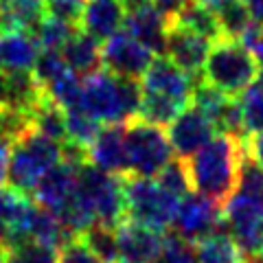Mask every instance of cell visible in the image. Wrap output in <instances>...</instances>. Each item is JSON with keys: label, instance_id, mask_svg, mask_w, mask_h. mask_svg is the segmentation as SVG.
<instances>
[{"label": "cell", "instance_id": "9c48e42d", "mask_svg": "<svg viewBox=\"0 0 263 263\" xmlns=\"http://www.w3.org/2000/svg\"><path fill=\"white\" fill-rule=\"evenodd\" d=\"M154 60L156 55L149 48L129 37L125 31H119L101 44V70L121 79L141 81Z\"/></svg>", "mask_w": 263, "mask_h": 263}, {"label": "cell", "instance_id": "9a60e30c", "mask_svg": "<svg viewBox=\"0 0 263 263\" xmlns=\"http://www.w3.org/2000/svg\"><path fill=\"white\" fill-rule=\"evenodd\" d=\"M88 164L117 178L129 176V160L125 147V125H103L86 152Z\"/></svg>", "mask_w": 263, "mask_h": 263}, {"label": "cell", "instance_id": "30bf717a", "mask_svg": "<svg viewBox=\"0 0 263 263\" xmlns=\"http://www.w3.org/2000/svg\"><path fill=\"white\" fill-rule=\"evenodd\" d=\"M197 81L200 79H193L191 75H186L184 70H180L167 57H156L149 66V70L145 72V77L138 84H141V92L145 95H154V97L167 99V101H174L178 105H182V108H189Z\"/></svg>", "mask_w": 263, "mask_h": 263}, {"label": "cell", "instance_id": "f35d334b", "mask_svg": "<svg viewBox=\"0 0 263 263\" xmlns=\"http://www.w3.org/2000/svg\"><path fill=\"white\" fill-rule=\"evenodd\" d=\"M200 7H204V9H209V11H213V13H217L219 9H224L226 5H230L233 0H195Z\"/></svg>", "mask_w": 263, "mask_h": 263}, {"label": "cell", "instance_id": "5b68a950", "mask_svg": "<svg viewBox=\"0 0 263 263\" xmlns=\"http://www.w3.org/2000/svg\"><path fill=\"white\" fill-rule=\"evenodd\" d=\"M123 200H125V217L138 226H145L156 233L167 235L174 224L180 200L158 184L156 178H123Z\"/></svg>", "mask_w": 263, "mask_h": 263}, {"label": "cell", "instance_id": "603a6c76", "mask_svg": "<svg viewBox=\"0 0 263 263\" xmlns=\"http://www.w3.org/2000/svg\"><path fill=\"white\" fill-rule=\"evenodd\" d=\"M197 263H241L243 254L228 233L211 235L200 243H195Z\"/></svg>", "mask_w": 263, "mask_h": 263}, {"label": "cell", "instance_id": "8fae6325", "mask_svg": "<svg viewBox=\"0 0 263 263\" xmlns=\"http://www.w3.org/2000/svg\"><path fill=\"white\" fill-rule=\"evenodd\" d=\"M81 160H72V158H62L60 164H55L53 169H48L42 176V180L37 182L35 191H33V202L37 206H42L46 211L55 213L57 217L64 213V209L70 204L72 195L77 191V180H79V169H81Z\"/></svg>", "mask_w": 263, "mask_h": 263}, {"label": "cell", "instance_id": "44dd1931", "mask_svg": "<svg viewBox=\"0 0 263 263\" xmlns=\"http://www.w3.org/2000/svg\"><path fill=\"white\" fill-rule=\"evenodd\" d=\"M3 29H18L35 33L48 15L44 0H0Z\"/></svg>", "mask_w": 263, "mask_h": 263}, {"label": "cell", "instance_id": "ac0fdd59", "mask_svg": "<svg viewBox=\"0 0 263 263\" xmlns=\"http://www.w3.org/2000/svg\"><path fill=\"white\" fill-rule=\"evenodd\" d=\"M42 48L37 40L29 31L3 29L0 31V72L13 75V72H31Z\"/></svg>", "mask_w": 263, "mask_h": 263}, {"label": "cell", "instance_id": "d6986e66", "mask_svg": "<svg viewBox=\"0 0 263 263\" xmlns=\"http://www.w3.org/2000/svg\"><path fill=\"white\" fill-rule=\"evenodd\" d=\"M60 55L77 77L86 79L101 70V44L79 29H75L68 42L62 46Z\"/></svg>", "mask_w": 263, "mask_h": 263}, {"label": "cell", "instance_id": "277c9868", "mask_svg": "<svg viewBox=\"0 0 263 263\" xmlns=\"http://www.w3.org/2000/svg\"><path fill=\"white\" fill-rule=\"evenodd\" d=\"M64 158V145L55 143L33 127L15 136L9 145V182L18 191L33 195L37 182L48 169Z\"/></svg>", "mask_w": 263, "mask_h": 263}, {"label": "cell", "instance_id": "ee69618b", "mask_svg": "<svg viewBox=\"0 0 263 263\" xmlns=\"http://www.w3.org/2000/svg\"><path fill=\"white\" fill-rule=\"evenodd\" d=\"M0 31H3V15H0Z\"/></svg>", "mask_w": 263, "mask_h": 263}, {"label": "cell", "instance_id": "d4e9b609", "mask_svg": "<svg viewBox=\"0 0 263 263\" xmlns=\"http://www.w3.org/2000/svg\"><path fill=\"white\" fill-rule=\"evenodd\" d=\"M101 127L103 125H99L95 119H90L81 110L66 112V145H72L81 152H88V147L92 145Z\"/></svg>", "mask_w": 263, "mask_h": 263}, {"label": "cell", "instance_id": "7c38bea8", "mask_svg": "<svg viewBox=\"0 0 263 263\" xmlns=\"http://www.w3.org/2000/svg\"><path fill=\"white\" fill-rule=\"evenodd\" d=\"M127 15L123 29L129 37L147 46L154 55L164 53V42H167V31L171 20L160 13L149 0H125Z\"/></svg>", "mask_w": 263, "mask_h": 263}, {"label": "cell", "instance_id": "cb8c5ba5", "mask_svg": "<svg viewBox=\"0 0 263 263\" xmlns=\"http://www.w3.org/2000/svg\"><path fill=\"white\" fill-rule=\"evenodd\" d=\"M171 22H176V24H180V27H184L189 31L197 33V35L211 40V42H217V40L221 37V31H219L215 13L204 9V7H200L195 0L191 5H186L178 15H174Z\"/></svg>", "mask_w": 263, "mask_h": 263}, {"label": "cell", "instance_id": "3957f363", "mask_svg": "<svg viewBox=\"0 0 263 263\" xmlns=\"http://www.w3.org/2000/svg\"><path fill=\"white\" fill-rule=\"evenodd\" d=\"M261 79V68L254 55L239 40L219 37L213 42L202 68V81L226 97L237 99Z\"/></svg>", "mask_w": 263, "mask_h": 263}, {"label": "cell", "instance_id": "7402d4cb", "mask_svg": "<svg viewBox=\"0 0 263 263\" xmlns=\"http://www.w3.org/2000/svg\"><path fill=\"white\" fill-rule=\"evenodd\" d=\"M237 108H239L241 132L246 141L263 132V79H259L257 84H252L246 92L237 97Z\"/></svg>", "mask_w": 263, "mask_h": 263}, {"label": "cell", "instance_id": "52a82bcc", "mask_svg": "<svg viewBox=\"0 0 263 263\" xmlns=\"http://www.w3.org/2000/svg\"><path fill=\"white\" fill-rule=\"evenodd\" d=\"M221 219L241 254L259 257L263 248V204L235 191L221 209Z\"/></svg>", "mask_w": 263, "mask_h": 263}, {"label": "cell", "instance_id": "60d3db41", "mask_svg": "<svg viewBox=\"0 0 263 263\" xmlns=\"http://www.w3.org/2000/svg\"><path fill=\"white\" fill-rule=\"evenodd\" d=\"M5 246H7V228L0 221V250H5Z\"/></svg>", "mask_w": 263, "mask_h": 263}, {"label": "cell", "instance_id": "74e56055", "mask_svg": "<svg viewBox=\"0 0 263 263\" xmlns=\"http://www.w3.org/2000/svg\"><path fill=\"white\" fill-rule=\"evenodd\" d=\"M9 145L11 143H0V186L5 184L9 174Z\"/></svg>", "mask_w": 263, "mask_h": 263}, {"label": "cell", "instance_id": "f1b7e54d", "mask_svg": "<svg viewBox=\"0 0 263 263\" xmlns=\"http://www.w3.org/2000/svg\"><path fill=\"white\" fill-rule=\"evenodd\" d=\"M158 184L169 191L171 195H176L178 200H182L184 195L191 193V182H189V174H186V162L184 160H171L167 167H164L158 176Z\"/></svg>", "mask_w": 263, "mask_h": 263}, {"label": "cell", "instance_id": "ab89813d", "mask_svg": "<svg viewBox=\"0 0 263 263\" xmlns=\"http://www.w3.org/2000/svg\"><path fill=\"white\" fill-rule=\"evenodd\" d=\"M5 101H7V77L0 72V110L5 108Z\"/></svg>", "mask_w": 263, "mask_h": 263}, {"label": "cell", "instance_id": "d6a6232c", "mask_svg": "<svg viewBox=\"0 0 263 263\" xmlns=\"http://www.w3.org/2000/svg\"><path fill=\"white\" fill-rule=\"evenodd\" d=\"M57 263H103V261L99 259L86 246V241L77 235L57 250Z\"/></svg>", "mask_w": 263, "mask_h": 263}, {"label": "cell", "instance_id": "ffe728a7", "mask_svg": "<svg viewBox=\"0 0 263 263\" xmlns=\"http://www.w3.org/2000/svg\"><path fill=\"white\" fill-rule=\"evenodd\" d=\"M72 237L75 235L64 226V221L57 217L55 213L35 204L33 215H31V224H29V241L57 252L64 243H68Z\"/></svg>", "mask_w": 263, "mask_h": 263}, {"label": "cell", "instance_id": "83f0119b", "mask_svg": "<svg viewBox=\"0 0 263 263\" xmlns=\"http://www.w3.org/2000/svg\"><path fill=\"white\" fill-rule=\"evenodd\" d=\"M75 29L77 27H72L68 22H62L53 18V15H46L33 35H35L40 48H44V51H62V46L68 42V37L75 33Z\"/></svg>", "mask_w": 263, "mask_h": 263}, {"label": "cell", "instance_id": "8d00e7d4", "mask_svg": "<svg viewBox=\"0 0 263 263\" xmlns=\"http://www.w3.org/2000/svg\"><path fill=\"white\" fill-rule=\"evenodd\" d=\"M243 7L248 9L252 22L263 24V0H241Z\"/></svg>", "mask_w": 263, "mask_h": 263}, {"label": "cell", "instance_id": "4fadbf2b", "mask_svg": "<svg viewBox=\"0 0 263 263\" xmlns=\"http://www.w3.org/2000/svg\"><path fill=\"white\" fill-rule=\"evenodd\" d=\"M167 127L169 145L180 160H189L191 156H195L204 145L211 143V138L217 132L215 125L193 105L180 112Z\"/></svg>", "mask_w": 263, "mask_h": 263}, {"label": "cell", "instance_id": "836d02e7", "mask_svg": "<svg viewBox=\"0 0 263 263\" xmlns=\"http://www.w3.org/2000/svg\"><path fill=\"white\" fill-rule=\"evenodd\" d=\"M44 3H46L48 15H53V18L62 20V22H68L72 27L79 24L84 0H44Z\"/></svg>", "mask_w": 263, "mask_h": 263}, {"label": "cell", "instance_id": "4316f807", "mask_svg": "<svg viewBox=\"0 0 263 263\" xmlns=\"http://www.w3.org/2000/svg\"><path fill=\"white\" fill-rule=\"evenodd\" d=\"M215 18L219 24L221 37H233V40H239L241 33L252 24L250 13L243 7L241 0H233L230 5H226L224 9H219L215 13Z\"/></svg>", "mask_w": 263, "mask_h": 263}, {"label": "cell", "instance_id": "5bb4252c", "mask_svg": "<svg viewBox=\"0 0 263 263\" xmlns=\"http://www.w3.org/2000/svg\"><path fill=\"white\" fill-rule=\"evenodd\" d=\"M211 46H213L211 40L197 35V33L180 27L176 22L169 24L167 42H164L167 60L174 62L180 70H184L193 79H202V68L209 57Z\"/></svg>", "mask_w": 263, "mask_h": 263}, {"label": "cell", "instance_id": "6da1fadb", "mask_svg": "<svg viewBox=\"0 0 263 263\" xmlns=\"http://www.w3.org/2000/svg\"><path fill=\"white\" fill-rule=\"evenodd\" d=\"M246 158H248L246 138L233 134H215L211 143L184 160L191 191L224 209V204L237 189Z\"/></svg>", "mask_w": 263, "mask_h": 263}, {"label": "cell", "instance_id": "e575fe53", "mask_svg": "<svg viewBox=\"0 0 263 263\" xmlns=\"http://www.w3.org/2000/svg\"><path fill=\"white\" fill-rule=\"evenodd\" d=\"M149 3H152L160 13H164V15H167V18L171 20L174 15H178L180 11H182L186 5H191L193 0H149Z\"/></svg>", "mask_w": 263, "mask_h": 263}, {"label": "cell", "instance_id": "2e32d148", "mask_svg": "<svg viewBox=\"0 0 263 263\" xmlns=\"http://www.w3.org/2000/svg\"><path fill=\"white\" fill-rule=\"evenodd\" d=\"M164 237L123 219L117 226V263H156L164 248Z\"/></svg>", "mask_w": 263, "mask_h": 263}, {"label": "cell", "instance_id": "f546056e", "mask_svg": "<svg viewBox=\"0 0 263 263\" xmlns=\"http://www.w3.org/2000/svg\"><path fill=\"white\" fill-rule=\"evenodd\" d=\"M3 263H57V252L33 241L3 250Z\"/></svg>", "mask_w": 263, "mask_h": 263}, {"label": "cell", "instance_id": "484cf974", "mask_svg": "<svg viewBox=\"0 0 263 263\" xmlns=\"http://www.w3.org/2000/svg\"><path fill=\"white\" fill-rule=\"evenodd\" d=\"M79 237L103 263H117V228L95 224Z\"/></svg>", "mask_w": 263, "mask_h": 263}, {"label": "cell", "instance_id": "d590c367", "mask_svg": "<svg viewBox=\"0 0 263 263\" xmlns=\"http://www.w3.org/2000/svg\"><path fill=\"white\" fill-rule=\"evenodd\" d=\"M246 147H248V158L263 169V132L250 136L248 141H246Z\"/></svg>", "mask_w": 263, "mask_h": 263}, {"label": "cell", "instance_id": "7bdbcfd3", "mask_svg": "<svg viewBox=\"0 0 263 263\" xmlns=\"http://www.w3.org/2000/svg\"><path fill=\"white\" fill-rule=\"evenodd\" d=\"M259 259H261V263H263V248H261V252H259Z\"/></svg>", "mask_w": 263, "mask_h": 263}, {"label": "cell", "instance_id": "4dcf8cb0", "mask_svg": "<svg viewBox=\"0 0 263 263\" xmlns=\"http://www.w3.org/2000/svg\"><path fill=\"white\" fill-rule=\"evenodd\" d=\"M235 191L241 193V195H248L252 200L263 204V169L259 164H254L250 158H246L241 164L239 182H237Z\"/></svg>", "mask_w": 263, "mask_h": 263}, {"label": "cell", "instance_id": "b9f144b4", "mask_svg": "<svg viewBox=\"0 0 263 263\" xmlns=\"http://www.w3.org/2000/svg\"><path fill=\"white\" fill-rule=\"evenodd\" d=\"M241 263H259V261H254V259H243Z\"/></svg>", "mask_w": 263, "mask_h": 263}, {"label": "cell", "instance_id": "7a4b0ae2", "mask_svg": "<svg viewBox=\"0 0 263 263\" xmlns=\"http://www.w3.org/2000/svg\"><path fill=\"white\" fill-rule=\"evenodd\" d=\"M141 105V84L132 79H121L108 70L81 79L79 110L95 119L99 125H125L136 119Z\"/></svg>", "mask_w": 263, "mask_h": 263}, {"label": "cell", "instance_id": "1f68e13d", "mask_svg": "<svg viewBox=\"0 0 263 263\" xmlns=\"http://www.w3.org/2000/svg\"><path fill=\"white\" fill-rule=\"evenodd\" d=\"M156 263H197L195 246L167 233V237H164V248L160 252V257L156 259Z\"/></svg>", "mask_w": 263, "mask_h": 263}, {"label": "cell", "instance_id": "ba28073f", "mask_svg": "<svg viewBox=\"0 0 263 263\" xmlns=\"http://www.w3.org/2000/svg\"><path fill=\"white\" fill-rule=\"evenodd\" d=\"M174 235L178 239H182L186 243H200L202 239H206L211 235L224 233V219H221V209L217 204L209 202L206 197L197 195L191 191L184 195L178 204L176 217H174Z\"/></svg>", "mask_w": 263, "mask_h": 263}, {"label": "cell", "instance_id": "e0dca14e", "mask_svg": "<svg viewBox=\"0 0 263 263\" xmlns=\"http://www.w3.org/2000/svg\"><path fill=\"white\" fill-rule=\"evenodd\" d=\"M127 15L125 0H84L77 29L97 42H105L123 29Z\"/></svg>", "mask_w": 263, "mask_h": 263}, {"label": "cell", "instance_id": "8992f818", "mask_svg": "<svg viewBox=\"0 0 263 263\" xmlns=\"http://www.w3.org/2000/svg\"><path fill=\"white\" fill-rule=\"evenodd\" d=\"M125 147L129 176L136 178H156L174 160V149L169 145L164 127L149 125L141 119L125 123Z\"/></svg>", "mask_w": 263, "mask_h": 263}]
</instances>
